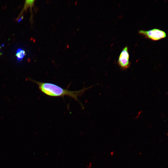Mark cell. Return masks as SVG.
<instances>
[{
  "label": "cell",
  "instance_id": "cell-2",
  "mask_svg": "<svg viewBox=\"0 0 168 168\" xmlns=\"http://www.w3.org/2000/svg\"><path fill=\"white\" fill-rule=\"evenodd\" d=\"M138 33L146 38L153 41H157L166 37V32L160 29L154 28L148 30H140Z\"/></svg>",
  "mask_w": 168,
  "mask_h": 168
},
{
  "label": "cell",
  "instance_id": "cell-3",
  "mask_svg": "<svg viewBox=\"0 0 168 168\" xmlns=\"http://www.w3.org/2000/svg\"><path fill=\"white\" fill-rule=\"evenodd\" d=\"M128 48L126 46L121 51L119 57L118 63L123 70L128 69L130 66Z\"/></svg>",
  "mask_w": 168,
  "mask_h": 168
},
{
  "label": "cell",
  "instance_id": "cell-5",
  "mask_svg": "<svg viewBox=\"0 0 168 168\" xmlns=\"http://www.w3.org/2000/svg\"><path fill=\"white\" fill-rule=\"evenodd\" d=\"M23 18V16H22L21 18H20L18 20V22H19L20 21H21L22 20V19Z\"/></svg>",
  "mask_w": 168,
  "mask_h": 168
},
{
  "label": "cell",
  "instance_id": "cell-4",
  "mask_svg": "<svg viewBox=\"0 0 168 168\" xmlns=\"http://www.w3.org/2000/svg\"><path fill=\"white\" fill-rule=\"evenodd\" d=\"M25 55V51L23 49L21 48L18 49L16 54L17 61L18 62H21Z\"/></svg>",
  "mask_w": 168,
  "mask_h": 168
},
{
  "label": "cell",
  "instance_id": "cell-1",
  "mask_svg": "<svg viewBox=\"0 0 168 168\" xmlns=\"http://www.w3.org/2000/svg\"><path fill=\"white\" fill-rule=\"evenodd\" d=\"M36 83L41 91L45 95L51 97H64L68 96L79 101L78 97L91 88H85L77 91H70L64 89L58 85L50 83L42 82L33 81Z\"/></svg>",
  "mask_w": 168,
  "mask_h": 168
}]
</instances>
